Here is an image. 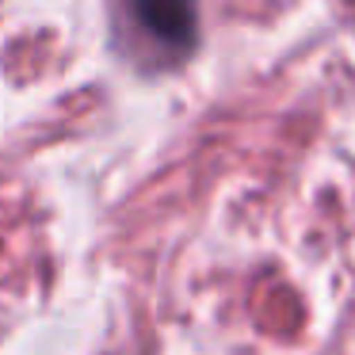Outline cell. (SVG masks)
I'll return each instance as SVG.
<instances>
[{
    "mask_svg": "<svg viewBox=\"0 0 355 355\" xmlns=\"http://www.w3.org/2000/svg\"><path fill=\"white\" fill-rule=\"evenodd\" d=\"M134 19L149 39H157L168 50L195 46V0H130Z\"/></svg>",
    "mask_w": 355,
    "mask_h": 355,
    "instance_id": "obj_1",
    "label": "cell"
}]
</instances>
